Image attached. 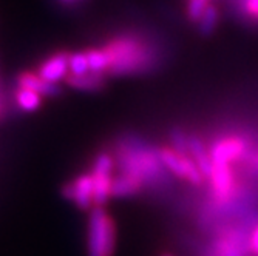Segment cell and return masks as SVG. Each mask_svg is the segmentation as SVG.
Returning <instances> with one entry per match:
<instances>
[{
    "label": "cell",
    "mask_w": 258,
    "mask_h": 256,
    "mask_svg": "<svg viewBox=\"0 0 258 256\" xmlns=\"http://www.w3.org/2000/svg\"><path fill=\"white\" fill-rule=\"evenodd\" d=\"M102 50L108 59L107 74L135 76L150 73L158 66L159 53L153 42L136 33H124L108 40Z\"/></svg>",
    "instance_id": "obj_1"
},
{
    "label": "cell",
    "mask_w": 258,
    "mask_h": 256,
    "mask_svg": "<svg viewBox=\"0 0 258 256\" xmlns=\"http://www.w3.org/2000/svg\"><path fill=\"white\" fill-rule=\"evenodd\" d=\"M113 157L119 173L139 179L144 187H156L167 181V168L159 157V148H153L139 137H121L116 144Z\"/></svg>",
    "instance_id": "obj_2"
},
{
    "label": "cell",
    "mask_w": 258,
    "mask_h": 256,
    "mask_svg": "<svg viewBox=\"0 0 258 256\" xmlns=\"http://www.w3.org/2000/svg\"><path fill=\"white\" fill-rule=\"evenodd\" d=\"M116 250V225L104 207H93L87 224V254L113 256Z\"/></svg>",
    "instance_id": "obj_3"
},
{
    "label": "cell",
    "mask_w": 258,
    "mask_h": 256,
    "mask_svg": "<svg viewBox=\"0 0 258 256\" xmlns=\"http://www.w3.org/2000/svg\"><path fill=\"white\" fill-rule=\"evenodd\" d=\"M250 233L237 227H224L210 244L207 256H250Z\"/></svg>",
    "instance_id": "obj_4"
},
{
    "label": "cell",
    "mask_w": 258,
    "mask_h": 256,
    "mask_svg": "<svg viewBox=\"0 0 258 256\" xmlns=\"http://www.w3.org/2000/svg\"><path fill=\"white\" fill-rule=\"evenodd\" d=\"M159 157L164 167L172 175L189 181L194 185H201L204 181V175L197 165V162L187 153H179L170 145L159 148Z\"/></svg>",
    "instance_id": "obj_5"
},
{
    "label": "cell",
    "mask_w": 258,
    "mask_h": 256,
    "mask_svg": "<svg viewBox=\"0 0 258 256\" xmlns=\"http://www.w3.org/2000/svg\"><path fill=\"white\" fill-rule=\"evenodd\" d=\"M114 165V157L108 151H99L93 160L90 173L95 185V207H105L111 198V173Z\"/></svg>",
    "instance_id": "obj_6"
},
{
    "label": "cell",
    "mask_w": 258,
    "mask_h": 256,
    "mask_svg": "<svg viewBox=\"0 0 258 256\" xmlns=\"http://www.w3.org/2000/svg\"><path fill=\"white\" fill-rule=\"evenodd\" d=\"M62 195L72 201L79 210H91L95 207V185L91 173H82L63 185Z\"/></svg>",
    "instance_id": "obj_7"
},
{
    "label": "cell",
    "mask_w": 258,
    "mask_h": 256,
    "mask_svg": "<svg viewBox=\"0 0 258 256\" xmlns=\"http://www.w3.org/2000/svg\"><path fill=\"white\" fill-rule=\"evenodd\" d=\"M210 184H212V193L218 202H227L235 193V176L230 164H217L212 162V168L209 173Z\"/></svg>",
    "instance_id": "obj_8"
},
{
    "label": "cell",
    "mask_w": 258,
    "mask_h": 256,
    "mask_svg": "<svg viewBox=\"0 0 258 256\" xmlns=\"http://www.w3.org/2000/svg\"><path fill=\"white\" fill-rule=\"evenodd\" d=\"M246 151V142L244 139L237 137V136H227L217 141L210 151V159L217 164H233Z\"/></svg>",
    "instance_id": "obj_9"
},
{
    "label": "cell",
    "mask_w": 258,
    "mask_h": 256,
    "mask_svg": "<svg viewBox=\"0 0 258 256\" xmlns=\"http://www.w3.org/2000/svg\"><path fill=\"white\" fill-rule=\"evenodd\" d=\"M70 54L72 53L60 51L43 60L37 69L39 76L46 82L59 85V82L65 80L70 74Z\"/></svg>",
    "instance_id": "obj_10"
},
{
    "label": "cell",
    "mask_w": 258,
    "mask_h": 256,
    "mask_svg": "<svg viewBox=\"0 0 258 256\" xmlns=\"http://www.w3.org/2000/svg\"><path fill=\"white\" fill-rule=\"evenodd\" d=\"M16 85L19 88H27L31 91H36L42 98H54L60 95V87L56 83H50L45 79H42L39 76V73L36 71H22L17 77H16Z\"/></svg>",
    "instance_id": "obj_11"
},
{
    "label": "cell",
    "mask_w": 258,
    "mask_h": 256,
    "mask_svg": "<svg viewBox=\"0 0 258 256\" xmlns=\"http://www.w3.org/2000/svg\"><path fill=\"white\" fill-rule=\"evenodd\" d=\"M107 76L108 74L93 73V71H88V73L81 74V76L68 74V77L65 79V83L68 87H72L73 90H78V91H99L105 87Z\"/></svg>",
    "instance_id": "obj_12"
},
{
    "label": "cell",
    "mask_w": 258,
    "mask_h": 256,
    "mask_svg": "<svg viewBox=\"0 0 258 256\" xmlns=\"http://www.w3.org/2000/svg\"><path fill=\"white\" fill-rule=\"evenodd\" d=\"M144 190V184L139 179L119 173L111 181V198H130Z\"/></svg>",
    "instance_id": "obj_13"
},
{
    "label": "cell",
    "mask_w": 258,
    "mask_h": 256,
    "mask_svg": "<svg viewBox=\"0 0 258 256\" xmlns=\"http://www.w3.org/2000/svg\"><path fill=\"white\" fill-rule=\"evenodd\" d=\"M14 102H16V105H17L19 110L31 113V111L39 110V107L42 105V96L39 95V93H36V91L16 87Z\"/></svg>",
    "instance_id": "obj_14"
},
{
    "label": "cell",
    "mask_w": 258,
    "mask_h": 256,
    "mask_svg": "<svg viewBox=\"0 0 258 256\" xmlns=\"http://www.w3.org/2000/svg\"><path fill=\"white\" fill-rule=\"evenodd\" d=\"M85 53H87L88 65H90V71L107 74V69H108V59H107L105 51H104L102 48H90V50H87Z\"/></svg>",
    "instance_id": "obj_15"
},
{
    "label": "cell",
    "mask_w": 258,
    "mask_h": 256,
    "mask_svg": "<svg viewBox=\"0 0 258 256\" xmlns=\"http://www.w3.org/2000/svg\"><path fill=\"white\" fill-rule=\"evenodd\" d=\"M198 23H200V31L204 36L212 33L215 30V27H217V23H218V10H217V7L209 5L204 10V13L201 14V17L198 19Z\"/></svg>",
    "instance_id": "obj_16"
},
{
    "label": "cell",
    "mask_w": 258,
    "mask_h": 256,
    "mask_svg": "<svg viewBox=\"0 0 258 256\" xmlns=\"http://www.w3.org/2000/svg\"><path fill=\"white\" fill-rule=\"evenodd\" d=\"M90 71V65L85 51H76L70 54V74L81 76Z\"/></svg>",
    "instance_id": "obj_17"
},
{
    "label": "cell",
    "mask_w": 258,
    "mask_h": 256,
    "mask_svg": "<svg viewBox=\"0 0 258 256\" xmlns=\"http://www.w3.org/2000/svg\"><path fill=\"white\" fill-rule=\"evenodd\" d=\"M209 5L210 0H187V17L192 22H198V19Z\"/></svg>",
    "instance_id": "obj_18"
},
{
    "label": "cell",
    "mask_w": 258,
    "mask_h": 256,
    "mask_svg": "<svg viewBox=\"0 0 258 256\" xmlns=\"http://www.w3.org/2000/svg\"><path fill=\"white\" fill-rule=\"evenodd\" d=\"M244 13L258 20V0H244Z\"/></svg>",
    "instance_id": "obj_19"
},
{
    "label": "cell",
    "mask_w": 258,
    "mask_h": 256,
    "mask_svg": "<svg viewBox=\"0 0 258 256\" xmlns=\"http://www.w3.org/2000/svg\"><path fill=\"white\" fill-rule=\"evenodd\" d=\"M249 245H250V251L253 256H258V224L252 228L250 236H249Z\"/></svg>",
    "instance_id": "obj_20"
},
{
    "label": "cell",
    "mask_w": 258,
    "mask_h": 256,
    "mask_svg": "<svg viewBox=\"0 0 258 256\" xmlns=\"http://www.w3.org/2000/svg\"><path fill=\"white\" fill-rule=\"evenodd\" d=\"M62 4H67V5H72V4H76V2H81V0H59Z\"/></svg>",
    "instance_id": "obj_21"
},
{
    "label": "cell",
    "mask_w": 258,
    "mask_h": 256,
    "mask_svg": "<svg viewBox=\"0 0 258 256\" xmlns=\"http://www.w3.org/2000/svg\"><path fill=\"white\" fill-rule=\"evenodd\" d=\"M161 256H173V254H170V253H164V254H161Z\"/></svg>",
    "instance_id": "obj_22"
}]
</instances>
